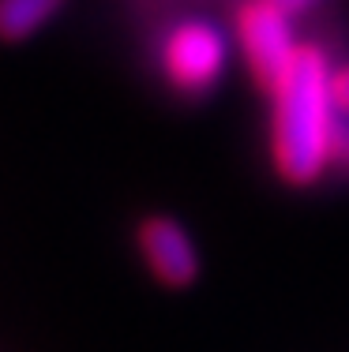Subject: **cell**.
I'll return each instance as SVG.
<instances>
[{"label":"cell","mask_w":349,"mask_h":352,"mask_svg":"<svg viewBox=\"0 0 349 352\" xmlns=\"http://www.w3.org/2000/svg\"><path fill=\"white\" fill-rule=\"evenodd\" d=\"M346 113L335 94L327 49L301 41L289 72L271 90V165L289 188H315L335 173Z\"/></svg>","instance_id":"6da1fadb"},{"label":"cell","mask_w":349,"mask_h":352,"mask_svg":"<svg viewBox=\"0 0 349 352\" xmlns=\"http://www.w3.org/2000/svg\"><path fill=\"white\" fill-rule=\"evenodd\" d=\"M229 38L211 19H177L158 41V72L177 98H207L226 75Z\"/></svg>","instance_id":"7a4b0ae2"},{"label":"cell","mask_w":349,"mask_h":352,"mask_svg":"<svg viewBox=\"0 0 349 352\" xmlns=\"http://www.w3.org/2000/svg\"><path fill=\"white\" fill-rule=\"evenodd\" d=\"M233 41L255 87L267 94L278 87V79L289 72L301 49L293 30V12L282 8L278 0H240L233 12Z\"/></svg>","instance_id":"3957f363"},{"label":"cell","mask_w":349,"mask_h":352,"mask_svg":"<svg viewBox=\"0 0 349 352\" xmlns=\"http://www.w3.org/2000/svg\"><path fill=\"white\" fill-rule=\"evenodd\" d=\"M136 251L139 263L147 266V274L169 292L192 289L199 278V248L192 232L169 214H147L136 221Z\"/></svg>","instance_id":"277c9868"},{"label":"cell","mask_w":349,"mask_h":352,"mask_svg":"<svg viewBox=\"0 0 349 352\" xmlns=\"http://www.w3.org/2000/svg\"><path fill=\"white\" fill-rule=\"evenodd\" d=\"M64 0H0V41H27L61 15Z\"/></svg>","instance_id":"5b68a950"},{"label":"cell","mask_w":349,"mask_h":352,"mask_svg":"<svg viewBox=\"0 0 349 352\" xmlns=\"http://www.w3.org/2000/svg\"><path fill=\"white\" fill-rule=\"evenodd\" d=\"M335 173L349 176V116L342 124V135H338V154H335Z\"/></svg>","instance_id":"8992f818"},{"label":"cell","mask_w":349,"mask_h":352,"mask_svg":"<svg viewBox=\"0 0 349 352\" xmlns=\"http://www.w3.org/2000/svg\"><path fill=\"white\" fill-rule=\"evenodd\" d=\"M335 94H338V105H342V113L349 116V64L335 68Z\"/></svg>","instance_id":"52a82bcc"},{"label":"cell","mask_w":349,"mask_h":352,"mask_svg":"<svg viewBox=\"0 0 349 352\" xmlns=\"http://www.w3.org/2000/svg\"><path fill=\"white\" fill-rule=\"evenodd\" d=\"M278 4H282V8H289L293 15H301L304 8H312V4H315V0H278Z\"/></svg>","instance_id":"ba28073f"}]
</instances>
